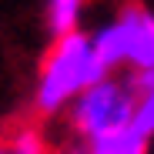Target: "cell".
<instances>
[{
  "label": "cell",
  "mask_w": 154,
  "mask_h": 154,
  "mask_svg": "<svg viewBox=\"0 0 154 154\" xmlns=\"http://www.w3.org/2000/svg\"><path fill=\"white\" fill-rule=\"evenodd\" d=\"M104 74L107 70L94 57L91 34L70 30V34L50 37V47L44 50L40 67H37V81H34V111L40 117L64 114L70 100Z\"/></svg>",
  "instance_id": "obj_1"
},
{
  "label": "cell",
  "mask_w": 154,
  "mask_h": 154,
  "mask_svg": "<svg viewBox=\"0 0 154 154\" xmlns=\"http://www.w3.org/2000/svg\"><path fill=\"white\" fill-rule=\"evenodd\" d=\"M94 57L107 74L154 70V10L127 0L117 14L91 34Z\"/></svg>",
  "instance_id": "obj_2"
},
{
  "label": "cell",
  "mask_w": 154,
  "mask_h": 154,
  "mask_svg": "<svg viewBox=\"0 0 154 154\" xmlns=\"http://www.w3.org/2000/svg\"><path fill=\"white\" fill-rule=\"evenodd\" d=\"M67 124L84 144L131 124V87L124 74H104L67 104Z\"/></svg>",
  "instance_id": "obj_3"
},
{
  "label": "cell",
  "mask_w": 154,
  "mask_h": 154,
  "mask_svg": "<svg viewBox=\"0 0 154 154\" xmlns=\"http://www.w3.org/2000/svg\"><path fill=\"white\" fill-rule=\"evenodd\" d=\"M131 87V127L141 137H154V70L124 74Z\"/></svg>",
  "instance_id": "obj_4"
},
{
  "label": "cell",
  "mask_w": 154,
  "mask_h": 154,
  "mask_svg": "<svg viewBox=\"0 0 154 154\" xmlns=\"http://www.w3.org/2000/svg\"><path fill=\"white\" fill-rule=\"evenodd\" d=\"M91 0H44V17H47V30L50 37L81 30V20L87 14Z\"/></svg>",
  "instance_id": "obj_5"
},
{
  "label": "cell",
  "mask_w": 154,
  "mask_h": 154,
  "mask_svg": "<svg viewBox=\"0 0 154 154\" xmlns=\"http://www.w3.org/2000/svg\"><path fill=\"white\" fill-rule=\"evenodd\" d=\"M147 137H141L131 124L121 127V131L107 134V137H100V141H91L84 147V154H147Z\"/></svg>",
  "instance_id": "obj_6"
},
{
  "label": "cell",
  "mask_w": 154,
  "mask_h": 154,
  "mask_svg": "<svg viewBox=\"0 0 154 154\" xmlns=\"http://www.w3.org/2000/svg\"><path fill=\"white\" fill-rule=\"evenodd\" d=\"M4 144H7V154H50V141L44 127L37 124H17L4 137Z\"/></svg>",
  "instance_id": "obj_7"
},
{
  "label": "cell",
  "mask_w": 154,
  "mask_h": 154,
  "mask_svg": "<svg viewBox=\"0 0 154 154\" xmlns=\"http://www.w3.org/2000/svg\"><path fill=\"white\" fill-rule=\"evenodd\" d=\"M50 154H84V151H77V147H60V151H50Z\"/></svg>",
  "instance_id": "obj_8"
},
{
  "label": "cell",
  "mask_w": 154,
  "mask_h": 154,
  "mask_svg": "<svg viewBox=\"0 0 154 154\" xmlns=\"http://www.w3.org/2000/svg\"><path fill=\"white\" fill-rule=\"evenodd\" d=\"M0 154H7V144H4V137H0Z\"/></svg>",
  "instance_id": "obj_9"
}]
</instances>
